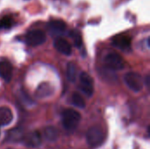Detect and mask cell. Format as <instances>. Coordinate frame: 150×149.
Listing matches in <instances>:
<instances>
[{
  "instance_id": "8992f818",
  "label": "cell",
  "mask_w": 150,
  "mask_h": 149,
  "mask_svg": "<svg viewBox=\"0 0 150 149\" xmlns=\"http://www.w3.org/2000/svg\"><path fill=\"white\" fill-rule=\"evenodd\" d=\"M105 65L112 70H120L124 68V62L121 56L117 53H110L105 59Z\"/></svg>"
},
{
  "instance_id": "277c9868",
  "label": "cell",
  "mask_w": 150,
  "mask_h": 149,
  "mask_svg": "<svg viewBox=\"0 0 150 149\" xmlns=\"http://www.w3.org/2000/svg\"><path fill=\"white\" fill-rule=\"evenodd\" d=\"M47 40L46 34L41 30H33L30 31L25 35V42L31 47H36L43 44Z\"/></svg>"
},
{
  "instance_id": "7a4b0ae2",
  "label": "cell",
  "mask_w": 150,
  "mask_h": 149,
  "mask_svg": "<svg viewBox=\"0 0 150 149\" xmlns=\"http://www.w3.org/2000/svg\"><path fill=\"white\" fill-rule=\"evenodd\" d=\"M105 139V133L104 129L100 126H91L86 134V140L88 144L92 148L100 146Z\"/></svg>"
},
{
  "instance_id": "2e32d148",
  "label": "cell",
  "mask_w": 150,
  "mask_h": 149,
  "mask_svg": "<svg viewBox=\"0 0 150 149\" xmlns=\"http://www.w3.org/2000/svg\"><path fill=\"white\" fill-rule=\"evenodd\" d=\"M66 76L69 81L74 82L76 77V66L73 62H69L66 68Z\"/></svg>"
},
{
  "instance_id": "8fae6325",
  "label": "cell",
  "mask_w": 150,
  "mask_h": 149,
  "mask_svg": "<svg viewBox=\"0 0 150 149\" xmlns=\"http://www.w3.org/2000/svg\"><path fill=\"white\" fill-rule=\"evenodd\" d=\"M13 113L11 110L6 106L0 107V126H5L11 123Z\"/></svg>"
},
{
  "instance_id": "6da1fadb",
  "label": "cell",
  "mask_w": 150,
  "mask_h": 149,
  "mask_svg": "<svg viewBox=\"0 0 150 149\" xmlns=\"http://www.w3.org/2000/svg\"><path fill=\"white\" fill-rule=\"evenodd\" d=\"M62 120L63 127L69 132H73L79 125L81 115L76 110L66 109L62 114Z\"/></svg>"
},
{
  "instance_id": "5bb4252c",
  "label": "cell",
  "mask_w": 150,
  "mask_h": 149,
  "mask_svg": "<svg viewBox=\"0 0 150 149\" xmlns=\"http://www.w3.org/2000/svg\"><path fill=\"white\" fill-rule=\"evenodd\" d=\"M44 137L47 141L54 142L59 137L58 130L54 126H47L44 129Z\"/></svg>"
},
{
  "instance_id": "d6986e66",
  "label": "cell",
  "mask_w": 150,
  "mask_h": 149,
  "mask_svg": "<svg viewBox=\"0 0 150 149\" xmlns=\"http://www.w3.org/2000/svg\"><path fill=\"white\" fill-rule=\"evenodd\" d=\"M13 25V20L10 17H5L0 21V27L8 29Z\"/></svg>"
},
{
  "instance_id": "5b68a950",
  "label": "cell",
  "mask_w": 150,
  "mask_h": 149,
  "mask_svg": "<svg viewBox=\"0 0 150 149\" xmlns=\"http://www.w3.org/2000/svg\"><path fill=\"white\" fill-rule=\"evenodd\" d=\"M79 87L82 92L86 95L87 97H91L94 92V86H93V80L91 76L83 72L80 75V82H79Z\"/></svg>"
},
{
  "instance_id": "9c48e42d",
  "label": "cell",
  "mask_w": 150,
  "mask_h": 149,
  "mask_svg": "<svg viewBox=\"0 0 150 149\" xmlns=\"http://www.w3.org/2000/svg\"><path fill=\"white\" fill-rule=\"evenodd\" d=\"M54 89L49 83H40L35 91V96L38 98H46L50 97L53 94Z\"/></svg>"
},
{
  "instance_id": "ba28073f",
  "label": "cell",
  "mask_w": 150,
  "mask_h": 149,
  "mask_svg": "<svg viewBox=\"0 0 150 149\" xmlns=\"http://www.w3.org/2000/svg\"><path fill=\"white\" fill-rule=\"evenodd\" d=\"M12 76V65L11 63L3 59L0 61V77L6 82L11 81Z\"/></svg>"
},
{
  "instance_id": "3957f363",
  "label": "cell",
  "mask_w": 150,
  "mask_h": 149,
  "mask_svg": "<svg viewBox=\"0 0 150 149\" xmlns=\"http://www.w3.org/2000/svg\"><path fill=\"white\" fill-rule=\"evenodd\" d=\"M125 83L127 87L134 92H139L143 87V78L135 72H129L125 76Z\"/></svg>"
},
{
  "instance_id": "52a82bcc",
  "label": "cell",
  "mask_w": 150,
  "mask_h": 149,
  "mask_svg": "<svg viewBox=\"0 0 150 149\" xmlns=\"http://www.w3.org/2000/svg\"><path fill=\"white\" fill-rule=\"evenodd\" d=\"M21 141L29 148H38L40 146L42 138L40 133L38 131H33L32 133H27L26 135H24Z\"/></svg>"
},
{
  "instance_id": "e0dca14e",
  "label": "cell",
  "mask_w": 150,
  "mask_h": 149,
  "mask_svg": "<svg viewBox=\"0 0 150 149\" xmlns=\"http://www.w3.org/2000/svg\"><path fill=\"white\" fill-rule=\"evenodd\" d=\"M72 104L75 106H76L78 108H81V109H83L85 107V105H86L84 99L78 93H74L72 95Z\"/></svg>"
},
{
  "instance_id": "7c38bea8",
  "label": "cell",
  "mask_w": 150,
  "mask_h": 149,
  "mask_svg": "<svg viewBox=\"0 0 150 149\" xmlns=\"http://www.w3.org/2000/svg\"><path fill=\"white\" fill-rule=\"evenodd\" d=\"M66 29V25L62 20H52L48 23V30L53 34H62Z\"/></svg>"
},
{
  "instance_id": "9a60e30c",
  "label": "cell",
  "mask_w": 150,
  "mask_h": 149,
  "mask_svg": "<svg viewBox=\"0 0 150 149\" xmlns=\"http://www.w3.org/2000/svg\"><path fill=\"white\" fill-rule=\"evenodd\" d=\"M24 134H23V132L21 129L19 128H15V129H12L11 130L8 134H7V140L10 141H20L23 138Z\"/></svg>"
},
{
  "instance_id": "4fadbf2b",
  "label": "cell",
  "mask_w": 150,
  "mask_h": 149,
  "mask_svg": "<svg viewBox=\"0 0 150 149\" xmlns=\"http://www.w3.org/2000/svg\"><path fill=\"white\" fill-rule=\"evenodd\" d=\"M113 45L120 49L122 50H127L131 47V40L128 36L126 35H120L114 38L113 40Z\"/></svg>"
},
{
  "instance_id": "30bf717a",
  "label": "cell",
  "mask_w": 150,
  "mask_h": 149,
  "mask_svg": "<svg viewBox=\"0 0 150 149\" xmlns=\"http://www.w3.org/2000/svg\"><path fill=\"white\" fill-rule=\"evenodd\" d=\"M54 47L57 51L65 55H69L72 53V47L70 44L63 38H57L54 40Z\"/></svg>"
},
{
  "instance_id": "ac0fdd59",
  "label": "cell",
  "mask_w": 150,
  "mask_h": 149,
  "mask_svg": "<svg viewBox=\"0 0 150 149\" xmlns=\"http://www.w3.org/2000/svg\"><path fill=\"white\" fill-rule=\"evenodd\" d=\"M70 36H71V39L74 41V44L77 47H80L82 46V37H81V34L77 31H72L71 33H70Z\"/></svg>"
}]
</instances>
